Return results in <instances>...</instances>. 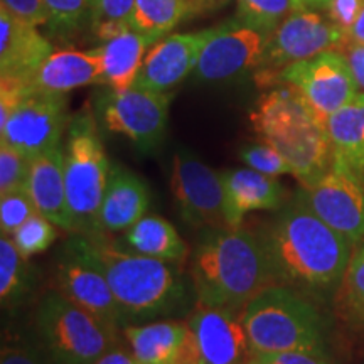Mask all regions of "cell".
<instances>
[{
	"mask_svg": "<svg viewBox=\"0 0 364 364\" xmlns=\"http://www.w3.org/2000/svg\"><path fill=\"white\" fill-rule=\"evenodd\" d=\"M36 215H39V211L27 191H16V193L0 196V231H2V236L12 238L14 233Z\"/></svg>",
	"mask_w": 364,
	"mask_h": 364,
	"instance_id": "cell-35",
	"label": "cell"
},
{
	"mask_svg": "<svg viewBox=\"0 0 364 364\" xmlns=\"http://www.w3.org/2000/svg\"><path fill=\"white\" fill-rule=\"evenodd\" d=\"M338 299L349 321L364 326V238L354 245Z\"/></svg>",
	"mask_w": 364,
	"mask_h": 364,
	"instance_id": "cell-30",
	"label": "cell"
},
{
	"mask_svg": "<svg viewBox=\"0 0 364 364\" xmlns=\"http://www.w3.org/2000/svg\"><path fill=\"white\" fill-rule=\"evenodd\" d=\"M0 364H54L48 353L24 343H4Z\"/></svg>",
	"mask_w": 364,
	"mask_h": 364,
	"instance_id": "cell-38",
	"label": "cell"
},
{
	"mask_svg": "<svg viewBox=\"0 0 364 364\" xmlns=\"http://www.w3.org/2000/svg\"><path fill=\"white\" fill-rule=\"evenodd\" d=\"M334 162L364 179V91L326 120Z\"/></svg>",
	"mask_w": 364,
	"mask_h": 364,
	"instance_id": "cell-23",
	"label": "cell"
},
{
	"mask_svg": "<svg viewBox=\"0 0 364 364\" xmlns=\"http://www.w3.org/2000/svg\"><path fill=\"white\" fill-rule=\"evenodd\" d=\"M348 44V34L327 16L324 9L295 11L272 33L265 58L257 70L258 85L277 83L279 73L292 63L326 51H344Z\"/></svg>",
	"mask_w": 364,
	"mask_h": 364,
	"instance_id": "cell-8",
	"label": "cell"
},
{
	"mask_svg": "<svg viewBox=\"0 0 364 364\" xmlns=\"http://www.w3.org/2000/svg\"><path fill=\"white\" fill-rule=\"evenodd\" d=\"M33 268L17 252L12 238L0 240V300L2 307L12 309L24 302L33 289Z\"/></svg>",
	"mask_w": 364,
	"mask_h": 364,
	"instance_id": "cell-28",
	"label": "cell"
},
{
	"mask_svg": "<svg viewBox=\"0 0 364 364\" xmlns=\"http://www.w3.org/2000/svg\"><path fill=\"white\" fill-rule=\"evenodd\" d=\"M110 171L95 117L86 110L76 113L68 125L65 149L66 193L75 233H100L98 215Z\"/></svg>",
	"mask_w": 364,
	"mask_h": 364,
	"instance_id": "cell-6",
	"label": "cell"
},
{
	"mask_svg": "<svg viewBox=\"0 0 364 364\" xmlns=\"http://www.w3.org/2000/svg\"><path fill=\"white\" fill-rule=\"evenodd\" d=\"M322 2V6H324V9H326V6H327V2H329V0H321Z\"/></svg>",
	"mask_w": 364,
	"mask_h": 364,
	"instance_id": "cell-45",
	"label": "cell"
},
{
	"mask_svg": "<svg viewBox=\"0 0 364 364\" xmlns=\"http://www.w3.org/2000/svg\"><path fill=\"white\" fill-rule=\"evenodd\" d=\"M0 7L26 24L34 27L49 24V14L44 0H0Z\"/></svg>",
	"mask_w": 364,
	"mask_h": 364,
	"instance_id": "cell-37",
	"label": "cell"
},
{
	"mask_svg": "<svg viewBox=\"0 0 364 364\" xmlns=\"http://www.w3.org/2000/svg\"><path fill=\"white\" fill-rule=\"evenodd\" d=\"M344 54L346 58H348L349 66H351L358 88L364 91V44L349 43L346 46Z\"/></svg>",
	"mask_w": 364,
	"mask_h": 364,
	"instance_id": "cell-41",
	"label": "cell"
},
{
	"mask_svg": "<svg viewBox=\"0 0 364 364\" xmlns=\"http://www.w3.org/2000/svg\"><path fill=\"white\" fill-rule=\"evenodd\" d=\"M189 277L196 307L236 314L273 285L260 238L243 226L203 230L191 255Z\"/></svg>",
	"mask_w": 364,
	"mask_h": 364,
	"instance_id": "cell-3",
	"label": "cell"
},
{
	"mask_svg": "<svg viewBox=\"0 0 364 364\" xmlns=\"http://www.w3.org/2000/svg\"><path fill=\"white\" fill-rule=\"evenodd\" d=\"M300 193L307 206L346 240L356 245L364 238V179L351 169L332 162L327 174Z\"/></svg>",
	"mask_w": 364,
	"mask_h": 364,
	"instance_id": "cell-14",
	"label": "cell"
},
{
	"mask_svg": "<svg viewBox=\"0 0 364 364\" xmlns=\"http://www.w3.org/2000/svg\"><path fill=\"white\" fill-rule=\"evenodd\" d=\"M255 359L258 364H331L324 349H297V351L265 354Z\"/></svg>",
	"mask_w": 364,
	"mask_h": 364,
	"instance_id": "cell-39",
	"label": "cell"
},
{
	"mask_svg": "<svg viewBox=\"0 0 364 364\" xmlns=\"http://www.w3.org/2000/svg\"><path fill=\"white\" fill-rule=\"evenodd\" d=\"M31 159L11 145L0 144V196L26 191Z\"/></svg>",
	"mask_w": 364,
	"mask_h": 364,
	"instance_id": "cell-34",
	"label": "cell"
},
{
	"mask_svg": "<svg viewBox=\"0 0 364 364\" xmlns=\"http://www.w3.org/2000/svg\"><path fill=\"white\" fill-rule=\"evenodd\" d=\"M54 226L56 225L43 215L31 218L12 236L17 252L24 258H31L34 255L46 252L58 238V231Z\"/></svg>",
	"mask_w": 364,
	"mask_h": 364,
	"instance_id": "cell-33",
	"label": "cell"
},
{
	"mask_svg": "<svg viewBox=\"0 0 364 364\" xmlns=\"http://www.w3.org/2000/svg\"><path fill=\"white\" fill-rule=\"evenodd\" d=\"M363 9L364 0H329L324 11L348 34Z\"/></svg>",
	"mask_w": 364,
	"mask_h": 364,
	"instance_id": "cell-40",
	"label": "cell"
},
{
	"mask_svg": "<svg viewBox=\"0 0 364 364\" xmlns=\"http://www.w3.org/2000/svg\"><path fill=\"white\" fill-rule=\"evenodd\" d=\"M255 358L297 349L324 348V318L316 302L280 285L250 300L241 312Z\"/></svg>",
	"mask_w": 364,
	"mask_h": 364,
	"instance_id": "cell-5",
	"label": "cell"
},
{
	"mask_svg": "<svg viewBox=\"0 0 364 364\" xmlns=\"http://www.w3.org/2000/svg\"><path fill=\"white\" fill-rule=\"evenodd\" d=\"M225 188L228 228H240L253 211H279L287 203L284 186L277 177L253 169L221 172Z\"/></svg>",
	"mask_w": 364,
	"mask_h": 364,
	"instance_id": "cell-19",
	"label": "cell"
},
{
	"mask_svg": "<svg viewBox=\"0 0 364 364\" xmlns=\"http://www.w3.org/2000/svg\"><path fill=\"white\" fill-rule=\"evenodd\" d=\"M189 326L198 338L204 364H247L255 361L241 314L226 309L196 307Z\"/></svg>",
	"mask_w": 364,
	"mask_h": 364,
	"instance_id": "cell-17",
	"label": "cell"
},
{
	"mask_svg": "<svg viewBox=\"0 0 364 364\" xmlns=\"http://www.w3.org/2000/svg\"><path fill=\"white\" fill-rule=\"evenodd\" d=\"M191 11V0H135L130 29L156 43L171 33Z\"/></svg>",
	"mask_w": 364,
	"mask_h": 364,
	"instance_id": "cell-27",
	"label": "cell"
},
{
	"mask_svg": "<svg viewBox=\"0 0 364 364\" xmlns=\"http://www.w3.org/2000/svg\"><path fill=\"white\" fill-rule=\"evenodd\" d=\"M88 85H105V68L97 49L54 51L29 81L31 88L61 95Z\"/></svg>",
	"mask_w": 364,
	"mask_h": 364,
	"instance_id": "cell-22",
	"label": "cell"
},
{
	"mask_svg": "<svg viewBox=\"0 0 364 364\" xmlns=\"http://www.w3.org/2000/svg\"><path fill=\"white\" fill-rule=\"evenodd\" d=\"M250 120L258 139L279 150L302 188L327 174L334 162L326 124L294 86L262 95Z\"/></svg>",
	"mask_w": 364,
	"mask_h": 364,
	"instance_id": "cell-4",
	"label": "cell"
},
{
	"mask_svg": "<svg viewBox=\"0 0 364 364\" xmlns=\"http://www.w3.org/2000/svg\"><path fill=\"white\" fill-rule=\"evenodd\" d=\"M171 189L186 225L201 231L228 228L221 172L179 150L172 162Z\"/></svg>",
	"mask_w": 364,
	"mask_h": 364,
	"instance_id": "cell-12",
	"label": "cell"
},
{
	"mask_svg": "<svg viewBox=\"0 0 364 364\" xmlns=\"http://www.w3.org/2000/svg\"><path fill=\"white\" fill-rule=\"evenodd\" d=\"M221 2V0H191V4H193V7H211L213 4H218Z\"/></svg>",
	"mask_w": 364,
	"mask_h": 364,
	"instance_id": "cell-44",
	"label": "cell"
},
{
	"mask_svg": "<svg viewBox=\"0 0 364 364\" xmlns=\"http://www.w3.org/2000/svg\"><path fill=\"white\" fill-rule=\"evenodd\" d=\"M277 83L294 86L324 124L359 90L344 51H326L292 63L279 73Z\"/></svg>",
	"mask_w": 364,
	"mask_h": 364,
	"instance_id": "cell-10",
	"label": "cell"
},
{
	"mask_svg": "<svg viewBox=\"0 0 364 364\" xmlns=\"http://www.w3.org/2000/svg\"><path fill=\"white\" fill-rule=\"evenodd\" d=\"M169 93L142 90H110L100 100L103 125L127 136L142 152L157 149L167 129Z\"/></svg>",
	"mask_w": 364,
	"mask_h": 364,
	"instance_id": "cell-11",
	"label": "cell"
},
{
	"mask_svg": "<svg viewBox=\"0 0 364 364\" xmlns=\"http://www.w3.org/2000/svg\"><path fill=\"white\" fill-rule=\"evenodd\" d=\"M189 329L188 321L162 318L147 324L127 326L124 336L139 364H169Z\"/></svg>",
	"mask_w": 364,
	"mask_h": 364,
	"instance_id": "cell-25",
	"label": "cell"
},
{
	"mask_svg": "<svg viewBox=\"0 0 364 364\" xmlns=\"http://www.w3.org/2000/svg\"><path fill=\"white\" fill-rule=\"evenodd\" d=\"M307 7L324 9L321 0H238V17L275 31L290 14Z\"/></svg>",
	"mask_w": 364,
	"mask_h": 364,
	"instance_id": "cell-29",
	"label": "cell"
},
{
	"mask_svg": "<svg viewBox=\"0 0 364 364\" xmlns=\"http://www.w3.org/2000/svg\"><path fill=\"white\" fill-rule=\"evenodd\" d=\"M213 29L199 33L172 34L159 41L144 59L134 86L135 88L169 93L194 73Z\"/></svg>",
	"mask_w": 364,
	"mask_h": 364,
	"instance_id": "cell-16",
	"label": "cell"
},
{
	"mask_svg": "<svg viewBox=\"0 0 364 364\" xmlns=\"http://www.w3.org/2000/svg\"><path fill=\"white\" fill-rule=\"evenodd\" d=\"M150 193L135 172L112 166L107 189L100 208L98 228L102 233H120L134 226L147 213Z\"/></svg>",
	"mask_w": 364,
	"mask_h": 364,
	"instance_id": "cell-21",
	"label": "cell"
},
{
	"mask_svg": "<svg viewBox=\"0 0 364 364\" xmlns=\"http://www.w3.org/2000/svg\"><path fill=\"white\" fill-rule=\"evenodd\" d=\"M272 33L240 17L213 27V34L196 65L194 78L203 83H221L258 70Z\"/></svg>",
	"mask_w": 364,
	"mask_h": 364,
	"instance_id": "cell-9",
	"label": "cell"
},
{
	"mask_svg": "<svg viewBox=\"0 0 364 364\" xmlns=\"http://www.w3.org/2000/svg\"><path fill=\"white\" fill-rule=\"evenodd\" d=\"M152 44L149 36L127 29L95 48L103 61L105 85L112 90L132 88Z\"/></svg>",
	"mask_w": 364,
	"mask_h": 364,
	"instance_id": "cell-24",
	"label": "cell"
},
{
	"mask_svg": "<svg viewBox=\"0 0 364 364\" xmlns=\"http://www.w3.org/2000/svg\"><path fill=\"white\" fill-rule=\"evenodd\" d=\"M70 120L65 95L31 88L0 129V144L11 145L33 159L59 147Z\"/></svg>",
	"mask_w": 364,
	"mask_h": 364,
	"instance_id": "cell-13",
	"label": "cell"
},
{
	"mask_svg": "<svg viewBox=\"0 0 364 364\" xmlns=\"http://www.w3.org/2000/svg\"><path fill=\"white\" fill-rule=\"evenodd\" d=\"M58 292L86 309L118 329H124V318L107 277L93 258L81 247L78 235L66 241L56 265Z\"/></svg>",
	"mask_w": 364,
	"mask_h": 364,
	"instance_id": "cell-15",
	"label": "cell"
},
{
	"mask_svg": "<svg viewBox=\"0 0 364 364\" xmlns=\"http://www.w3.org/2000/svg\"><path fill=\"white\" fill-rule=\"evenodd\" d=\"M135 0H91L90 27L100 41L115 38L130 29Z\"/></svg>",
	"mask_w": 364,
	"mask_h": 364,
	"instance_id": "cell-31",
	"label": "cell"
},
{
	"mask_svg": "<svg viewBox=\"0 0 364 364\" xmlns=\"http://www.w3.org/2000/svg\"><path fill=\"white\" fill-rule=\"evenodd\" d=\"M127 250L159 258V260L182 263L188 260L189 247L172 223L161 216H144L130 226L124 235Z\"/></svg>",
	"mask_w": 364,
	"mask_h": 364,
	"instance_id": "cell-26",
	"label": "cell"
},
{
	"mask_svg": "<svg viewBox=\"0 0 364 364\" xmlns=\"http://www.w3.org/2000/svg\"><path fill=\"white\" fill-rule=\"evenodd\" d=\"M49 14V31L68 39L78 34L90 21L91 0H44Z\"/></svg>",
	"mask_w": 364,
	"mask_h": 364,
	"instance_id": "cell-32",
	"label": "cell"
},
{
	"mask_svg": "<svg viewBox=\"0 0 364 364\" xmlns=\"http://www.w3.org/2000/svg\"><path fill=\"white\" fill-rule=\"evenodd\" d=\"M26 191L38 208L39 215L48 218L61 230L75 233L76 226L66 193L65 150L58 147L31 159Z\"/></svg>",
	"mask_w": 364,
	"mask_h": 364,
	"instance_id": "cell-20",
	"label": "cell"
},
{
	"mask_svg": "<svg viewBox=\"0 0 364 364\" xmlns=\"http://www.w3.org/2000/svg\"><path fill=\"white\" fill-rule=\"evenodd\" d=\"M349 43H361L364 44V9L358 16V19L354 21V24L348 33Z\"/></svg>",
	"mask_w": 364,
	"mask_h": 364,
	"instance_id": "cell-43",
	"label": "cell"
},
{
	"mask_svg": "<svg viewBox=\"0 0 364 364\" xmlns=\"http://www.w3.org/2000/svg\"><path fill=\"white\" fill-rule=\"evenodd\" d=\"M247 364H258V363H257V359H255V361H252V363H247Z\"/></svg>",
	"mask_w": 364,
	"mask_h": 364,
	"instance_id": "cell-46",
	"label": "cell"
},
{
	"mask_svg": "<svg viewBox=\"0 0 364 364\" xmlns=\"http://www.w3.org/2000/svg\"><path fill=\"white\" fill-rule=\"evenodd\" d=\"M78 235L81 247L102 268L120 309L124 327L162 321L189 309V282L181 263L145 257L107 233Z\"/></svg>",
	"mask_w": 364,
	"mask_h": 364,
	"instance_id": "cell-2",
	"label": "cell"
},
{
	"mask_svg": "<svg viewBox=\"0 0 364 364\" xmlns=\"http://www.w3.org/2000/svg\"><path fill=\"white\" fill-rule=\"evenodd\" d=\"M36 326L54 364H93L118 344V327L58 292L39 302Z\"/></svg>",
	"mask_w": 364,
	"mask_h": 364,
	"instance_id": "cell-7",
	"label": "cell"
},
{
	"mask_svg": "<svg viewBox=\"0 0 364 364\" xmlns=\"http://www.w3.org/2000/svg\"><path fill=\"white\" fill-rule=\"evenodd\" d=\"M240 159L250 169L262 172V174L272 177L292 174V167L289 166L284 156L267 142L245 145L240 150Z\"/></svg>",
	"mask_w": 364,
	"mask_h": 364,
	"instance_id": "cell-36",
	"label": "cell"
},
{
	"mask_svg": "<svg viewBox=\"0 0 364 364\" xmlns=\"http://www.w3.org/2000/svg\"><path fill=\"white\" fill-rule=\"evenodd\" d=\"M93 364H139L134 356V353L130 349L122 348V346H115L112 348L110 351H107L103 354L98 361H95Z\"/></svg>",
	"mask_w": 364,
	"mask_h": 364,
	"instance_id": "cell-42",
	"label": "cell"
},
{
	"mask_svg": "<svg viewBox=\"0 0 364 364\" xmlns=\"http://www.w3.org/2000/svg\"><path fill=\"white\" fill-rule=\"evenodd\" d=\"M53 53V44L38 27L16 19L0 7V78H17L29 83Z\"/></svg>",
	"mask_w": 364,
	"mask_h": 364,
	"instance_id": "cell-18",
	"label": "cell"
},
{
	"mask_svg": "<svg viewBox=\"0 0 364 364\" xmlns=\"http://www.w3.org/2000/svg\"><path fill=\"white\" fill-rule=\"evenodd\" d=\"M273 285L316 304L338 297L354 245L307 206L300 189L258 231Z\"/></svg>",
	"mask_w": 364,
	"mask_h": 364,
	"instance_id": "cell-1",
	"label": "cell"
}]
</instances>
